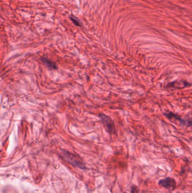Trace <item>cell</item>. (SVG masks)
I'll return each instance as SVG.
<instances>
[{"instance_id":"7","label":"cell","mask_w":192,"mask_h":193,"mask_svg":"<svg viewBox=\"0 0 192 193\" xmlns=\"http://www.w3.org/2000/svg\"><path fill=\"white\" fill-rule=\"evenodd\" d=\"M70 19L72 20L73 23L75 24L76 25H77V26H81L82 25V24H81L80 20L77 18L76 17H75L74 16H71L70 17Z\"/></svg>"},{"instance_id":"2","label":"cell","mask_w":192,"mask_h":193,"mask_svg":"<svg viewBox=\"0 0 192 193\" xmlns=\"http://www.w3.org/2000/svg\"><path fill=\"white\" fill-rule=\"evenodd\" d=\"M99 117L108 133L110 134H115L116 133V129L113 120L110 117L104 114H100Z\"/></svg>"},{"instance_id":"6","label":"cell","mask_w":192,"mask_h":193,"mask_svg":"<svg viewBox=\"0 0 192 193\" xmlns=\"http://www.w3.org/2000/svg\"><path fill=\"white\" fill-rule=\"evenodd\" d=\"M41 60L42 62V63L43 64H45L46 66L48 67L49 68L51 69V70H55L56 68H57L56 65L55 64V63L53 62L52 60H50L46 58H44V57H41Z\"/></svg>"},{"instance_id":"3","label":"cell","mask_w":192,"mask_h":193,"mask_svg":"<svg viewBox=\"0 0 192 193\" xmlns=\"http://www.w3.org/2000/svg\"><path fill=\"white\" fill-rule=\"evenodd\" d=\"M158 185L167 190H174L176 187V182L174 178L168 177L160 180L158 182Z\"/></svg>"},{"instance_id":"5","label":"cell","mask_w":192,"mask_h":193,"mask_svg":"<svg viewBox=\"0 0 192 193\" xmlns=\"http://www.w3.org/2000/svg\"><path fill=\"white\" fill-rule=\"evenodd\" d=\"M165 115L169 119H171L173 118L175 119L176 120L179 121L180 123L183 124H189V125H191V123H188V120H184L183 119H181L180 116L178 115L175 114L173 112H168V113H165Z\"/></svg>"},{"instance_id":"1","label":"cell","mask_w":192,"mask_h":193,"mask_svg":"<svg viewBox=\"0 0 192 193\" xmlns=\"http://www.w3.org/2000/svg\"><path fill=\"white\" fill-rule=\"evenodd\" d=\"M61 156L66 162L72 166L83 170L86 169L84 163L78 155L73 154L69 151H64L61 153Z\"/></svg>"},{"instance_id":"4","label":"cell","mask_w":192,"mask_h":193,"mask_svg":"<svg viewBox=\"0 0 192 193\" xmlns=\"http://www.w3.org/2000/svg\"><path fill=\"white\" fill-rule=\"evenodd\" d=\"M188 86H191L189 83L186 81H176L168 84L169 88H184Z\"/></svg>"},{"instance_id":"8","label":"cell","mask_w":192,"mask_h":193,"mask_svg":"<svg viewBox=\"0 0 192 193\" xmlns=\"http://www.w3.org/2000/svg\"><path fill=\"white\" fill-rule=\"evenodd\" d=\"M139 188L135 185H133L131 188V192L130 193H139Z\"/></svg>"}]
</instances>
